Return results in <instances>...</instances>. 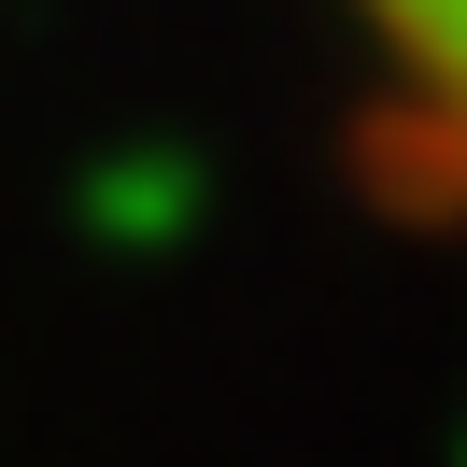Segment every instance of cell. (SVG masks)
Masks as SVG:
<instances>
[{
  "instance_id": "6da1fadb",
  "label": "cell",
  "mask_w": 467,
  "mask_h": 467,
  "mask_svg": "<svg viewBox=\"0 0 467 467\" xmlns=\"http://www.w3.org/2000/svg\"><path fill=\"white\" fill-rule=\"evenodd\" d=\"M326 29L354 57V156L397 184L410 213L467 227V0H326Z\"/></svg>"
}]
</instances>
